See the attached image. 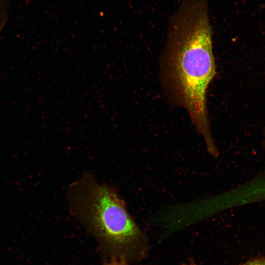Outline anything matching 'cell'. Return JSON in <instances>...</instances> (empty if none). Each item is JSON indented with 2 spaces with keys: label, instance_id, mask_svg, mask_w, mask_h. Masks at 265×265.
Wrapping results in <instances>:
<instances>
[{
  "label": "cell",
  "instance_id": "8992f818",
  "mask_svg": "<svg viewBox=\"0 0 265 265\" xmlns=\"http://www.w3.org/2000/svg\"><path fill=\"white\" fill-rule=\"evenodd\" d=\"M261 145L264 150L265 151V126L263 128V130L262 132V138L261 139Z\"/></svg>",
  "mask_w": 265,
  "mask_h": 265
},
{
  "label": "cell",
  "instance_id": "5b68a950",
  "mask_svg": "<svg viewBox=\"0 0 265 265\" xmlns=\"http://www.w3.org/2000/svg\"><path fill=\"white\" fill-rule=\"evenodd\" d=\"M129 264L123 260L116 258H110L104 265H128Z\"/></svg>",
  "mask_w": 265,
  "mask_h": 265
},
{
  "label": "cell",
  "instance_id": "277c9868",
  "mask_svg": "<svg viewBox=\"0 0 265 265\" xmlns=\"http://www.w3.org/2000/svg\"><path fill=\"white\" fill-rule=\"evenodd\" d=\"M5 0H0V29L2 27L5 20V12L6 9Z\"/></svg>",
  "mask_w": 265,
  "mask_h": 265
},
{
  "label": "cell",
  "instance_id": "6da1fadb",
  "mask_svg": "<svg viewBox=\"0 0 265 265\" xmlns=\"http://www.w3.org/2000/svg\"><path fill=\"white\" fill-rule=\"evenodd\" d=\"M208 0H182L170 18L160 57L161 84L168 99L187 112L208 152L218 150L210 129L207 92L215 77Z\"/></svg>",
  "mask_w": 265,
  "mask_h": 265
},
{
  "label": "cell",
  "instance_id": "7a4b0ae2",
  "mask_svg": "<svg viewBox=\"0 0 265 265\" xmlns=\"http://www.w3.org/2000/svg\"><path fill=\"white\" fill-rule=\"evenodd\" d=\"M67 198L74 217L97 239L110 258L138 263L148 255L147 237L129 213L116 190L89 174L72 183Z\"/></svg>",
  "mask_w": 265,
  "mask_h": 265
},
{
  "label": "cell",
  "instance_id": "3957f363",
  "mask_svg": "<svg viewBox=\"0 0 265 265\" xmlns=\"http://www.w3.org/2000/svg\"><path fill=\"white\" fill-rule=\"evenodd\" d=\"M184 265H198L194 260L192 259L188 261ZM239 265H265V256L258 255L252 257L245 263Z\"/></svg>",
  "mask_w": 265,
  "mask_h": 265
}]
</instances>
